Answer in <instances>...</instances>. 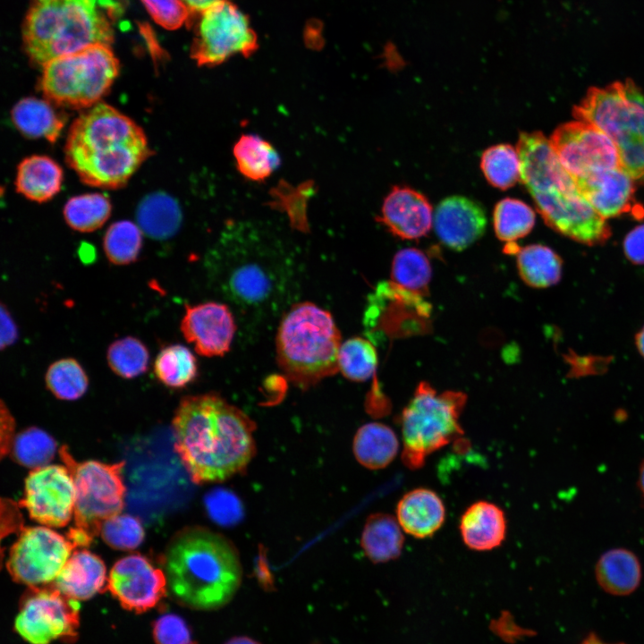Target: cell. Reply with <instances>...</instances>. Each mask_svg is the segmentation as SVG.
Instances as JSON below:
<instances>
[{
    "instance_id": "cell-1",
    "label": "cell",
    "mask_w": 644,
    "mask_h": 644,
    "mask_svg": "<svg viewBox=\"0 0 644 644\" xmlns=\"http://www.w3.org/2000/svg\"><path fill=\"white\" fill-rule=\"evenodd\" d=\"M209 265L222 297L242 314L273 315L290 299L293 258L284 241L261 224L229 223L210 252Z\"/></svg>"
},
{
    "instance_id": "cell-2",
    "label": "cell",
    "mask_w": 644,
    "mask_h": 644,
    "mask_svg": "<svg viewBox=\"0 0 644 644\" xmlns=\"http://www.w3.org/2000/svg\"><path fill=\"white\" fill-rule=\"evenodd\" d=\"M174 449L198 484L242 471L255 452L254 423L217 394L183 397L173 419Z\"/></svg>"
},
{
    "instance_id": "cell-3",
    "label": "cell",
    "mask_w": 644,
    "mask_h": 644,
    "mask_svg": "<svg viewBox=\"0 0 644 644\" xmlns=\"http://www.w3.org/2000/svg\"><path fill=\"white\" fill-rule=\"evenodd\" d=\"M150 153L143 130L104 102L73 121L64 147L65 160L80 179L104 189L126 184Z\"/></svg>"
},
{
    "instance_id": "cell-4",
    "label": "cell",
    "mask_w": 644,
    "mask_h": 644,
    "mask_svg": "<svg viewBox=\"0 0 644 644\" xmlns=\"http://www.w3.org/2000/svg\"><path fill=\"white\" fill-rule=\"evenodd\" d=\"M516 148L521 181L532 197L545 223L580 243L599 245L611 236L600 216L578 188L575 178L563 166L550 140L540 131L521 132Z\"/></svg>"
},
{
    "instance_id": "cell-5",
    "label": "cell",
    "mask_w": 644,
    "mask_h": 644,
    "mask_svg": "<svg viewBox=\"0 0 644 644\" xmlns=\"http://www.w3.org/2000/svg\"><path fill=\"white\" fill-rule=\"evenodd\" d=\"M167 586L175 599L192 609L211 611L227 605L242 581L234 547L202 527L179 531L163 558Z\"/></svg>"
},
{
    "instance_id": "cell-6",
    "label": "cell",
    "mask_w": 644,
    "mask_h": 644,
    "mask_svg": "<svg viewBox=\"0 0 644 644\" xmlns=\"http://www.w3.org/2000/svg\"><path fill=\"white\" fill-rule=\"evenodd\" d=\"M121 14L117 0H32L21 26L23 49L42 67L92 45L111 46Z\"/></svg>"
},
{
    "instance_id": "cell-7",
    "label": "cell",
    "mask_w": 644,
    "mask_h": 644,
    "mask_svg": "<svg viewBox=\"0 0 644 644\" xmlns=\"http://www.w3.org/2000/svg\"><path fill=\"white\" fill-rule=\"evenodd\" d=\"M341 334L331 313L310 301L296 302L282 316L276 360L286 378L307 390L339 372Z\"/></svg>"
},
{
    "instance_id": "cell-8",
    "label": "cell",
    "mask_w": 644,
    "mask_h": 644,
    "mask_svg": "<svg viewBox=\"0 0 644 644\" xmlns=\"http://www.w3.org/2000/svg\"><path fill=\"white\" fill-rule=\"evenodd\" d=\"M572 114L605 132L617 148L621 167L644 182V94L631 80L590 88Z\"/></svg>"
},
{
    "instance_id": "cell-9",
    "label": "cell",
    "mask_w": 644,
    "mask_h": 644,
    "mask_svg": "<svg viewBox=\"0 0 644 644\" xmlns=\"http://www.w3.org/2000/svg\"><path fill=\"white\" fill-rule=\"evenodd\" d=\"M466 401L464 393H438L425 381L418 385L400 419L406 467L421 468L428 455L463 435L460 416Z\"/></svg>"
},
{
    "instance_id": "cell-10",
    "label": "cell",
    "mask_w": 644,
    "mask_h": 644,
    "mask_svg": "<svg viewBox=\"0 0 644 644\" xmlns=\"http://www.w3.org/2000/svg\"><path fill=\"white\" fill-rule=\"evenodd\" d=\"M119 70L111 46L92 45L45 64L39 86L55 105L89 109L107 94Z\"/></svg>"
},
{
    "instance_id": "cell-11",
    "label": "cell",
    "mask_w": 644,
    "mask_h": 644,
    "mask_svg": "<svg viewBox=\"0 0 644 644\" xmlns=\"http://www.w3.org/2000/svg\"><path fill=\"white\" fill-rule=\"evenodd\" d=\"M59 454L75 487L73 526L66 538L76 547H89L100 534L105 521L120 514L124 505V462L108 464L97 461L78 462L66 445Z\"/></svg>"
},
{
    "instance_id": "cell-12",
    "label": "cell",
    "mask_w": 644,
    "mask_h": 644,
    "mask_svg": "<svg viewBox=\"0 0 644 644\" xmlns=\"http://www.w3.org/2000/svg\"><path fill=\"white\" fill-rule=\"evenodd\" d=\"M257 49V35L248 17L229 0L200 13L191 47L197 64L218 65L235 55L248 57Z\"/></svg>"
},
{
    "instance_id": "cell-13",
    "label": "cell",
    "mask_w": 644,
    "mask_h": 644,
    "mask_svg": "<svg viewBox=\"0 0 644 644\" xmlns=\"http://www.w3.org/2000/svg\"><path fill=\"white\" fill-rule=\"evenodd\" d=\"M80 603L51 587H30L23 595L14 629L30 644L72 642L80 627Z\"/></svg>"
},
{
    "instance_id": "cell-14",
    "label": "cell",
    "mask_w": 644,
    "mask_h": 644,
    "mask_svg": "<svg viewBox=\"0 0 644 644\" xmlns=\"http://www.w3.org/2000/svg\"><path fill=\"white\" fill-rule=\"evenodd\" d=\"M74 548L67 538L49 528H23L10 549L6 567L19 583L47 585L56 579Z\"/></svg>"
},
{
    "instance_id": "cell-15",
    "label": "cell",
    "mask_w": 644,
    "mask_h": 644,
    "mask_svg": "<svg viewBox=\"0 0 644 644\" xmlns=\"http://www.w3.org/2000/svg\"><path fill=\"white\" fill-rule=\"evenodd\" d=\"M549 140L559 161L574 178L621 167L613 140L590 123L578 120L564 123Z\"/></svg>"
},
{
    "instance_id": "cell-16",
    "label": "cell",
    "mask_w": 644,
    "mask_h": 644,
    "mask_svg": "<svg viewBox=\"0 0 644 644\" xmlns=\"http://www.w3.org/2000/svg\"><path fill=\"white\" fill-rule=\"evenodd\" d=\"M19 504L30 516L47 527L67 525L74 513L75 487L64 466L33 469L25 480L24 497Z\"/></svg>"
},
{
    "instance_id": "cell-17",
    "label": "cell",
    "mask_w": 644,
    "mask_h": 644,
    "mask_svg": "<svg viewBox=\"0 0 644 644\" xmlns=\"http://www.w3.org/2000/svg\"><path fill=\"white\" fill-rule=\"evenodd\" d=\"M167 587L164 571L135 554L114 564L106 589L124 609L140 614L155 607L165 596Z\"/></svg>"
},
{
    "instance_id": "cell-18",
    "label": "cell",
    "mask_w": 644,
    "mask_h": 644,
    "mask_svg": "<svg viewBox=\"0 0 644 644\" xmlns=\"http://www.w3.org/2000/svg\"><path fill=\"white\" fill-rule=\"evenodd\" d=\"M185 340L204 357H221L230 351L237 326L233 313L223 302L185 305L181 321Z\"/></svg>"
},
{
    "instance_id": "cell-19",
    "label": "cell",
    "mask_w": 644,
    "mask_h": 644,
    "mask_svg": "<svg viewBox=\"0 0 644 644\" xmlns=\"http://www.w3.org/2000/svg\"><path fill=\"white\" fill-rule=\"evenodd\" d=\"M578 188L603 218L631 213L636 218L644 216V209L634 199L631 176L622 167L607 169L575 178Z\"/></svg>"
},
{
    "instance_id": "cell-20",
    "label": "cell",
    "mask_w": 644,
    "mask_h": 644,
    "mask_svg": "<svg viewBox=\"0 0 644 644\" xmlns=\"http://www.w3.org/2000/svg\"><path fill=\"white\" fill-rule=\"evenodd\" d=\"M487 222L485 210L479 202L458 195L441 200L433 218L438 239L457 251L477 242L484 234Z\"/></svg>"
},
{
    "instance_id": "cell-21",
    "label": "cell",
    "mask_w": 644,
    "mask_h": 644,
    "mask_svg": "<svg viewBox=\"0 0 644 644\" xmlns=\"http://www.w3.org/2000/svg\"><path fill=\"white\" fill-rule=\"evenodd\" d=\"M433 218L432 206L424 194L395 185L385 198L377 220L394 236L416 240L427 235Z\"/></svg>"
},
{
    "instance_id": "cell-22",
    "label": "cell",
    "mask_w": 644,
    "mask_h": 644,
    "mask_svg": "<svg viewBox=\"0 0 644 644\" xmlns=\"http://www.w3.org/2000/svg\"><path fill=\"white\" fill-rule=\"evenodd\" d=\"M106 565L102 559L87 549L73 551L53 586L65 597L83 601L107 588Z\"/></svg>"
},
{
    "instance_id": "cell-23",
    "label": "cell",
    "mask_w": 644,
    "mask_h": 644,
    "mask_svg": "<svg viewBox=\"0 0 644 644\" xmlns=\"http://www.w3.org/2000/svg\"><path fill=\"white\" fill-rule=\"evenodd\" d=\"M396 519L409 535L431 537L443 525L445 507L440 496L431 489L419 487L407 492L396 506Z\"/></svg>"
},
{
    "instance_id": "cell-24",
    "label": "cell",
    "mask_w": 644,
    "mask_h": 644,
    "mask_svg": "<svg viewBox=\"0 0 644 644\" xmlns=\"http://www.w3.org/2000/svg\"><path fill=\"white\" fill-rule=\"evenodd\" d=\"M594 573L597 583L605 592L623 597L639 588L642 580V565L632 550L616 547L599 555Z\"/></svg>"
},
{
    "instance_id": "cell-25",
    "label": "cell",
    "mask_w": 644,
    "mask_h": 644,
    "mask_svg": "<svg viewBox=\"0 0 644 644\" xmlns=\"http://www.w3.org/2000/svg\"><path fill=\"white\" fill-rule=\"evenodd\" d=\"M460 532L469 548L476 551L492 550L505 538V514L493 503L478 501L462 513Z\"/></svg>"
},
{
    "instance_id": "cell-26",
    "label": "cell",
    "mask_w": 644,
    "mask_h": 644,
    "mask_svg": "<svg viewBox=\"0 0 644 644\" xmlns=\"http://www.w3.org/2000/svg\"><path fill=\"white\" fill-rule=\"evenodd\" d=\"M63 170L47 156L24 158L17 168L15 187L27 199L45 202L55 196L62 186Z\"/></svg>"
},
{
    "instance_id": "cell-27",
    "label": "cell",
    "mask_w": 644,
    "mask_h": 644,
    "mask_svg": "<svg viewBox=\"0 0 644 644\" xmlns=\"http://www.w3.org/2000/svg\"><path fill=\"white\" fill-rule=\"evenodd\" d=\"M11 117L22 135L45 139L51 143L59 138L65 123L64 115L51 102L32 97L18 101L12 109Z\"/></svg>"
},
{
    "instance_id": "cell-28",
    "label": "cell",
    "mask_w": 644,
    "mask_h": 644,
    "mask_svg": "<svg viewBox=\"0 0 644 644\" xmlns=\"http://www.w3.org/2000/svg\"><path fill=\"white\" fill-rule=\"evenodd\" d=\"M366 556L373 563H386L400 556L404 537L396 518L386 513L371 514L360 539Z\"/></svg>"
},
{
    "instance_id": "cell-29",
    "label": "cell",
    "mask_w": 644,
    "mask_h": 644,
    "mask_svg": "<svg viewBox=\"0 0 644 644\" xmlns=\"http://www.w3.org/2000/svg\"><path fill=\"white\" fill-rule=\"evenodd\" d=\"M399 451V441L394 430L379 422L361 426L353 439V453L357 461L371 470L389 465Z\"/></svg>"
},
{
    "instance_id": "cell-30",
    "label": "cell",
    "mask_w": 644,
    "mask_h": 644,
    "mask_svg": "<svg viewBox=\"0 0 644 644\" xmlns=\"http://www.w3.org/2000/svg\"><path fill=\"white\" fill-rule=\"evenodd\" d=\"M239 173L253 182H262L275 172L281 158L274 146L256 134H243L233 148Z\"/></svg>"
},
{
    "instance_id": "cell-31",
    "label": "cell",
    "mask_w": 644,
    "mask_h": 644,
    "mask_svg": "<svg viewBox=\"0 0 644 644\" xmlns=\"http://www.w3.org/2000/svg\"><path fill=\"white\" fill-rule=\"evenodd\" d=\"M138 225L148 237L166 240L174 236L182 223L178 203L165 193L148 195L137 208Z\"/></svg>"
},
{
    "instance_id": "cell-32",
    "label": "cell",
    "mask_w": 644,
    "mask_h": 644,
    "mask_svg": "<svg viewBox=\"0 0 644 644\" xmlns=\"http://www.w3.org/2000/svg\"><path fill=\"white\" fill-rule=\"evenodd\" d=\"M516 257L519 275L527 285L546 288L556 284L561 279L563 261L549 247L528 245L520 248Z\"/></svg>"
},
{
    "instance_id": "cell-33",
    "label": "cell",
    "mask_w": 644,
    "mask_h": 644,
    "mask_svg": "<svg viewBox=\"0 0 644 644\" xmlns=\"http://www.w3.org/2000/svg\"><path fill=\"white\" fill-rule=\"evenodd\" d=\"M153 369L158 381L174 389L185 387L199 373L195 355L179 343L164 346L155 359Z\"/></svg>"
},
{
    "instance_id": "cell-34",
    "label": "cell",
    "mask_w": 644,
    "mask_h": 644,
    "mask_svg": "<svg viewBox=\"0 0 644 644\" xmlns=\"http://www.w3.org/2000/svg\"><path fill=\"white\" fill-rule=\"evenodd\" d=\"M431 275L429 259L422 250L406 248L395 253L391 267L394 284L422 297L428 292Z\"/></svg>"
},
{
    "instance_id": "cell-35",
    "label": "cell",
    "mask_w": 644,
    "mask_h": 644,
    "mask_svg": "<svg viewBox=\"0 0 644 644\" xmlns=\"http://www.w3.org/2000/svg\"><path fill=\"white\" fill-rule=\"evenodd\" d=\"M535 225L533 209L523 201L504 198L493 211V225L496 237L506 243H513L530 233Z\"/></svg>"
},
{
    "instance_id": "cell-36",
    "label": "cell",
    "mask_w": 644,
    "mask_h": 644,
    "mask_svg": "<svg viewBox=\"0 0 644 644\" xmlns=\"http://www.w3.org/2000/svg\"><path fill=\"white\" fill-rule=\"evenodd\" d=\"M112 206L100 193H88L71 198L64 208V216L73 230L89 233L100 228L109 218Z\"/></svg>"
},
{
    "instance_id": "cell-37",
    "label": "cell",
    "mask_w": 644,
    "mask_h": 644,
    "mask_svg": "<svg viewBox=\"0 0 644 644\" xmlns=\"http://www.w3.org/2000/svg\"><path fill=\"white\" fill-rule=\"evenodd\" d=\"M480 168L495 188L507 190L521 180V161L517 148L510 144H496L481 155Z\"/></svg>"
},
{
    "instance_id": "cell-38",
    "label": "cell",
    "mask_w": 644,
    "mask_h": 644,
    "mask_svg": "<svg viewBox=\"0 0 644 644\" xmlns=\"http://www.w3.org/2000/svg\"><path fill=\"white\" fill-rule=\"evenodd\" d=\"M45 383L56 398L74 401L87 392L89 377L77 360L64 358L50 364L45 375Z\"/></svg>"
},
{
    "instance_id": "cell-39",
    "label": "cell",
    "mask_w": 644,
    "mask_h": 644,
    "mask_svg": "<svg viewBox=\"0 0 644 644\" xmlns=\"http://www.w3.org/2000/svg\"><path fill=\"white\" fill-rule=\"evenodd\" d=\"M111 370L124 379L135 378L144 374L149 365L148 347L140 339L125 336L113 342L106 352Z\"/></svg>"
},
{
    "instance_id": "cell-40",
    "label": "cell",
    "mask_w": 644,
    "mask_h": 644,
    "mask_svg": "<svg viewBox=\"0 0 644 644\" xmlns=\"http://www.w3.org/2000/svg\"><path fill=\"white\" fill-rule=\"evenodd\" d=\"M377 365V352L370 341L355 336L342 343L338 369L345 378L356 382L367 381L375 374Z\"/></svg>"
},
{
    "instance_id": "cell-41",
    "label": "cell",
    "mask_w": 644,
    "mask_h": 644,
    "mask_svg": "<svg viewBox=\"0 0 644 644\" xmlns=\"http://www.w3.org/2000/svg\"><path fill=\"white\" fill-rule=\"evenodd\" d=\"M104 252L114 265H129L137 260L142 248V231L139 225L123 220L112 224L103 238Z\"/></svg>"
},
{
    "instance_id": "cell-42",
    "label": "cell",
    "mask_w": 644,
    "mask_h": 644,
    "mask_svg": "<svg viewBox=\"0 0 644 644\" xmlns=\"http://www.w3.org/2000/svg\"><path fill=\"white\" fill-rule=\"evenodd\" d=\"M55 451L56 443L54 438L38 428H30L21 432L12 445L15 461L32 469L47 465Z\"/></svg>"
},
{
    "instance_id": "cell-43",
    "label": "cell",
    "mask_w": 644,
    "mask_h": 644,
    "mask_svg": "<svg viewBox=\"0 0 644 644\" xmlns=\"http://www.w3.org/2000/svg\"><path fill=\"white\" fill-rule=\"evenodd\" d=\"M100 535L113 548L133 550L142 543L145 531L138 518L129 514H118L104 521Z\"/></svg>"
},
{
    "instance_id": "cell-44",
    "label": "cell",
    "mask_w": 644,
    "mask_h": 644,
    "mask_svg": "<svg viewBox=\"0 0 644 644\" xmlns=\"http://www.w3.org/2000/svg\"><path fill=\"white\" fill-rule=\"evenodd\" d=\"M141 2L155 22L169 30L181 28L192 13L182 0H141Z\"/></svg>"
},
{
    "instance_id": "cell-45",
    "label": "cell",
    "mask_w": 644,
    "mask_h": 644,
    "mask_svg": "<svg viewBox=\"0 0 644 644\" xmlns=\"http://www.w3.org/2000/svg\"><path fill=\"white\" fill-rule=\"evenodd\" d=\"M156 644H197L186 621L175 614H165L152 624Z\"/></svg>"
},
{
    "instance_id": "cell-46",
    "label": "cell",
    "mask_w": 644,
    "mask_h": 644,
    "mask_svg": "<svg viewBox=\"0 0 644 644\" xmlns=\"http://www.w3.org/2000/svg\"><path fill=\"white\" fill-rule=\"evenodd\" d=\"M209 516L217 523L230 525L238 521L242 515L239 499L224 489L209 492L205 498Z\"/></svg>"
},
{
    "instance_id": "cell-47",
    "label": "cell",
    "mask_w": 644,
    "mask_h": 644,
    "mask_svg": "<svg viewBox=\"0 0 644 644\" xmlns=\"http://www.w3.org/2000/svg\"><path fill=\"white\" fill-rule=\"evenodd\" d=\"M626 258L635 265H644V224L628 233L623 240Z\"/></svg>"
},
{
    "instance_id": "cell-48",
    "label": "cell",
    "mask_w": 644,
    "mask_h": 644,
    "mask_svg": "<svg viewBox=\"0 0 644 644\" xmlns=\"http://www.w3.org/2000/svg\"><path fill=\"white\" fill-rule=\"evenodd\" d=\"M18 338V328L8 309L1 305V349L13 344Z\"/></svg>"
},
{
    "instance_id": "cell-49",
    "label": "cell",
    "mask_w": 644,
    "mask_h": 644,
    "mask_svg": "<svg viewBox=\"0 0 644 644\" xmlns=\"http://www.w3.org/2000/svg\"><path fill=\"white\" fill-rule=\"evenodd\" d=\"M191 12H203L212 5L225 0H182Z\"/></svg>"
},
{
    "instance_id": "cell-50",
    "label": "cell",
    "mask_w": 644,
    "mask_h": 644,
    "mask_svg": "<svg viewBox=\"0 0 644 644\" xmlns=\"http://www.w3.org/2000/svg\"><path fill=\"white\" fill-rule=\"evenodd\" d=\"M637 489L640 503L644 507V457L642 458L638 469Z\"/></svg>"
},
{
    "instance_id": "cell-51",
    "label": "cell",
    "mask_w": 644,
    "mask_h": 644,
    "mask_svg": "<svg viewBox=\"0 0 644 644\" xmlns=\"http://www.w3.org/2000/svg\"><path fill=\"white\" fill-rule=\"evenodd\" d=\"M225 644H261L258 640L247 637V636H237L231 638Z\"/></svg>"
},
{
    "instance_id": "cell-52",
    "label": "cell",
    "mask_w": 644,
    "mask_h": 644,
    "mask_svg": "<svg viewBox=\"0 0 644 644\" xmlns=\"http://www.w3.org/2000/svg\"><path fill=\"white\" fill-rule=\"evenodd\" d=\"M635 343L637 350L644 358V326L635 335Z\"/></svg>"
},
{
    "instance_id": "cell-53",
    "label": "cell",
    "mask_w": 644,
    "mask_h": 644,
    "mask_svg": "<svg viewBox=\"0 0 644 644\" xmlns=\"http://www.w3.org/2000/svg\"><path fill=\"white\" fill-rule=\"evenodd\" d=\"M580 644H608V643L603 641L597 634L591 632L580 642Z\"/></svg>"
},
{
    "instance_id": "cell-54",
    "label": "cell",
    "mask_w": 644,
    "mask_h": 644,
    "mask_svg": "<svg viewBox=\"0 0 644 644\" xmlns=\"http://www.w3.org/2000/svg\"><path fill=\"white\" fill-rule=\"evenodd\" d=\"M618 644H624V643H618Z\"/></svg>"
}]
</instances>
